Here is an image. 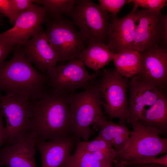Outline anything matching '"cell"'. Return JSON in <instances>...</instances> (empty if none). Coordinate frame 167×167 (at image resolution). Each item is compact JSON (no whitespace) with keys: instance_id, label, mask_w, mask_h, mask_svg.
Masks as SVG:
<instances>
[{"instance_id":"obj_18","label":"cell","mask_w":167,"mask_h":167,"mask_svg":"<svg viewBox=\"0 0 167 167\" xmlns=\"http://www.w3.org/2000/svg\"><path fill=\"white\" fill-rule=\"evenodd\" d=\"M139 122L143 126L155 131L159 135L167 132V99L161 91L156 102L148 109L143 110Z\"/></svg>"},{"instance_id":"obj_3","label":"cell","mask_w":167,"mask_h":167,"mask_svg":"<svg viewBox=\"0 0 167 167\" xmlns=\"http://www.w3.org/2000/svg\"><path fill=\"white\" fill-rule=\"evenodd\" d=\"M98 77L94 79L87 88L70 96L71 131L73 135L84 141L88 140L93 134L91 125L105 116L100 101Z\"/></svg>"},{"instance_id":"obj_13","label":"cell","mask_w":167,"mask_h":167,"mask_svg":"<svg viewBox=\"0 0 167 167\" xmlns=\"http://www.w3.org/2000/svg\"><path fill=\"white\" fill-rule=\"evenodd\" d=\"M138 8L134 5L131 11L121 18L112 16L108 30L107 45L114 53L135 51V13Z\"/></svg>"},{"instance_id":"obj_21","label":"cell","mask_w":167,"mask_h":167,"mask_svg":"<svg viewBox=\"0 0 167 167\" xmlns=\"http://www.w3.org/2000/svg\"><path fill=\"white\" fill-rule=\"evenodd\" d=\"M116 69L122 76L127 78L138 75L141 70L139 52L127 51L115 54L113 60Z\"/></svg>"},{"instance_id":"obj_25","label":"cell","mask_w":167,"mask_h":167,"mask_svg":"<svg viewBox=\"0 0 167 167\" xmlns=\"http://www.w3.org/2000/svg\"><path fill=\"white\" fill-rule=\"evenodd\" d=\"M166 0H129L128 3L132 2L138 7L153 11H160L167 5Z\"/></svg>"},{"instance_id":"obj_14","label":"cell","mask_w":167,"mask_h":167,"mask_svg":"<svg viewBox=\"0 0 167 167\" xmlns=\"http://www.w3.org/2000/svg\"><path fill=\"white\" fill-rule=\"evenodd\" d=\"M19 45L28 59L41 72L46 74L48 70L56 67L59 62L58 55L42 27L31 38Z\"/></svg>"},{"instance_id":"obj_26","label":"cell","mask_w":167,"mask_h":167,"mask_svg":"<svg viewBox=\"0 0 167 167\" xmlns=\"http://www.w3.org/2000/svg\"><path fill=\"white\" fill-rule=\"evenodd\" d=\"M0 13L7 17L11 24H14L21 14L15 8L11 0H0Z\"/></svg>"},{"instance_id":"obj_10","label":"cell","mask_w":167,"mask_h":167,"mask_svg":"<svg viewBox=\"0 0 167 167\" xmlns=\"http://www.w3.org/2000/svg\"><path fill=\"white\" fill-rule=\"evenodd\" d=\"M100 71L90 74L82 60L77 58L48 70L49 88L73 93L79 89L87 88L91 82L100 76Z\"/></svg>"},{"instance_id":"obj_33","label":"cell","mask_w":167,"mask_h":167,"mask_svg":"<svg viewBox=\"0 0 167 167\" xmlns=\"http://www.w3.org/2000/svg\"><path fill=\"white\" fill-rule=\"evenodd\" d=\"M3 16L2 14L0 13V26H3Z\"/></svg>"},{"instance_id":"obj_16","label":"cell","mask_w":167,"mask_h":167,"mask_svg":"<svg viewBox=\"0 0 167 167\" xmlns=\"http://www.w3.org/2000/svg\"><path fill=\"white\" fill-rule=\"evenodd\" d=\"M80 139L73 135L68 137L36 141L40 154L41 167H62Z\"/></svg>"},{"instance_id":"obj_6","label":"cell","mask_w":167,"mask_h":167,"mask_svg":"<svg viewBox=\"0 0 167 167\" xmlns=\"http://www.w3.org/2000/svg\"><path fill=\"white\" fill-rule=\"evenodd\" d=\"M45 23V34L58 55L59 65L77 58L85 43L71 20L63 16H47Z\"/></svg>"},{"instance_id":"obj_4","label":"cell","mask_w":167,"mask_h":167,"mask_svg":"<svg viewBox=\"0 0 167 167\" xmlns=\"http://www.w3.org/2000/svg\"><path fill=\"white\" fill-rule=\"evenodd\" d=\"M129 139L124 148L115 151L118 167L131 165L141 160L156 157L167 153V139L143 126L139 122L131 125Z\"/></svg>"},{"instance_id":"obj_8","label":"cell","mask_w":167,"mask_h":167,"mask_svg":"<svg viewBox=\"0 0 167 167\" xmlns=\"http://www.w3.org/2000/svg\"><path fill=\"white\" fill-rule=\"evenodd\" d=\"M32 101L20 94H0V109L6 123L7 146L13 145L29 131Z\"/></svg>"},{"instance_id":"obj_20","label":"cell","mask_w":167,"mask_h":167,"mask_svg":"<svg viewBox=\"0 0 167 167\" xmlns=\"http://www.w3.org/2000/svg\"><path fill=\"white\" fill-rule=\"evenodd\" d=\"M115 54L107 45L89 41L77 58L81 59L87 66L97 72L113 60Z\"/></svg>"},{"instance_id":"obj_7","label":"cell","mask_w":167,"mask_h":167,"mask_svg":"<svg viewBox=\"0 0 167 167\" xmlns=\"http://www.w3.org/2000/svg\"><path fill=\"white\" fill-rule=\"evenodd\" d=\"M70 16L85 43L93 41L107 45L109 15L99 5L89 0H77Z\"/></svg>"},{"instance_id":"obj_15","label":"cell","mask_w":167,"mask_h":167,"mask_svg":"<svg viewBox=\"0 0 167 167\" xmlns=\"http://www.w3.org/2000/svg\"><path fill=\"white\" fill-rule=\"evenodd\" d=\"M36 139L29 132L15 143L0 149V167H37L35 155Z\"/></svg>"},{"instance_id":"obj_24","label":"cell","mask_w":167,"mask_h":167,"mask_svg":"<svg viewBox=\"0 0 167 167\" xmlns=\"http://www.w3.org/2000/svg\"><path fill=\"white\" fill-rule=\"evenodd\" d=\"M75 147L90 152L95 151L101 152L116 160L115 150L109 142L98 135L90 141H81L79 140Z\"/></svg>"},{"instance_id":"obj_34","label":"cell","mask_w":167,"mask_h":167,"mask_svg":"<svg viewBox=\"0 0 167 167\" xmlns=\"http://www.w3.org/2000/svg\"></svg>"},{"instance_id":"obj_29","label":"cell","mask_w":167,"mask_h":167,"mask_svg":"<svg viewBox=\"0 0 167 167\" xmlns=\"http://www.w3.org/2000/svg\"><path fill=\"white\" fill-rule=\"evenodd\" d=\"M15 9L20 13L30 8L33 4L37 3V0H11Z\"/></svg>"},{"instance_id":"obj_27","label":"cell","mask_w":167,"mask_h":167,"mask_svg":"<svg viewBox=\"0 0 167 167\" xmlns=\"http://www.w3.org/2000/svg\"><path fill=\"white\" fill-rule=\"evenodd\" d=\"M127 0H99L101 7L107 12L111 13L113 16H117L122 7L128 3Z\"/></svg>"},{"instance_id":"obj_22","label":"cell","mask_w":167,"mask_h":167,"mask_svg":"<svg viewBox=\"0 0 167 167\" xmlns=\"http://www.w3.org/2000/svg\"><path fill=\"white\" fill-rule=\"evenodd\" d=\"M62 167H114L97 160L91 153L75 147L74 153Z\"/></svg>"},{"instance_id":"obj_19","label":"cell","mask_w":167,"mask_h":167,"mask_svg":"<svg viewBox=\"0 0 167 167\" xmlns=\"http://www.w3.org/2000/svg\"><path fill=\"white\" fill-rule=\"evenodd\" d=\"M96 130L100 129L98 135L109 142L119 151L125 147L130 136V131L126 125L114 123L104 116L93 125Z\"/></svg>"},{"instance_id":"obj_1","label":"cell","mask_w":167,"mask_h":167,"mask_svg":"<svg viewBox=\"0 0 167 167\" xmlns=\"http://www.w3.org/2000/svg\"><path fill=\"white\" fill-rule=\"evenodd\" d=\"M71 93L49 88L42 97L32 100L29 132L35 135L36 141L73 135L69 109Z\"/></svg>"},{"instance_id":"obj_17","label":"cell","mask_w":167,"mask_h":167,"mask_svg":"<svg viewBox=\"0 0 167 167\" xmlns=\"http://www.w3.org/2000/svg\"><path fill=\"white\" fill-rule=\"evenodd\" d=\"M128 87L130 96L128 101V123L132 125L139 122L145 107H150L153 104L162 91L150 82L137 81L132 78L129 83Z\"/></svg>"},{"instance_id":"obj_23","label":"cell","mask_w":167,"mask_h":167,"mask_svg":"<svg viewBox=\"0 0 167 167\" xmlns=\"http://www.w3.org/2000/svg\"><path fill=\"white\" fill-rule=\"evenodd\" d=\"M76 0H37L45 10L47 17H55L66 15L70 16Z\"/></svg>"},{"instance_id":"obj_2","label":"cell","mask_w":167,"mask_h":167,"mask_svg":"<svg viewBox=\"0 0 167 167\" xmlns=\"http://www.w3.org/2000/svg\"><path fill=\"white\" fill-rule=\"evenodd\" d=\"M48 82L46 74L33 66L19 45L15 46L12 58L0 68V94H19L36 100L49 89Z\"/></svg>"},{"instance_id":"obj_9","label":"cell","mask_w":167,"mask_h":167,"mask_svg":"<svg viewBox=\"0 0 167 167\" xmlns=\"http://www.w3.org/2000/svg\"><path fill=\"white\" fill-rule=\"evenodd\" d=\"M167 42L166 15L163 14L161 11L137 10L135 13V50L145 51L161 47L162 43L166 48Z\"/></svg>"},{"instance_id":"obj_11","label":"cell","mask_w":167,"mask_h":167,"mask_svg":"<svg viewBox=\"0 0 167 167\" xmlns=\"http://www.w3.org/2000/svg\"><path fill=\"white\" fill-rule=\"evenodd\" d=\"M47 17L44 8L34 4L20 14L12 28L0 33V36L9 45H20L32 37L45 23Z\"/></svg>"},{"instance_id":"obj_30","label":"cell","mask_w":167,"mask_h":167,"mask_svg":"<svg viewBox=\"0 0 167 167\" xmlns=\"http://www.w3.org/2000/svg\"><path fill=\"white\" fill-rule=\"evenodd\" d=\"M154 163L167 167V154L158 158H151L135 161L132 165Z\"/></svg>"},{"instance_id":"obj_32","label":"cell","mask_w":167,"mask_h":167,"mask_svg":"<svg viewBox=\"0 0 167 167\" xmlns=\"http://www.w3.org/2000/svg\"><path fill=\"white\" fill-rule=\"evenodd\" d=\"M136 167H167L165 166L154 163L135 165Z\"/></svg>"},{"instance_id":"obj_28","label":"cell","mask_w":167,"mask_h":167,"mask_svg":"<svg viewBox=\"0 0 167 167\" xmlns=\"http://www.w3.org/2000/svg\"><path fill=\"white\" fill-rule=\"evenodd\" d=\"M14 47L6 44L0 36V68L4 65L6 59Z\"/></svg>"},{"instance_id":"obj_31","label":"cell","mask_w":167,"mask_h":167,"mask_svg":"<svg viewBox=\"0 0 167 167\" xmlns=\"http://www.w3.org/2000/svg\"><path fill=\"white\" fill-rule=\"evenodd\" d=\"M2 117V114L0 109V148L6 143L7 139V130L3 125Z\"/></svg>"},{"instance_id":"obj_12","label":"cell","mask_w":167,"mask_h":167,"mask_svg":"<svg viewBox=\"0 0 167 167\" xmlns=\"http://www.w3.org/2000/svg\"><path fill=\"white\" fill-rule=\"evenodd\" d=\"M141 70L132 78L137 81H146L163 92L167 83V49L157 47L139 52Z\"/></svg>"},{"instance_id":"obj_5","label":"cell","mask_w":167,"mask_h":167,"mask_svg":"<svg viewBox=\"0 0 167 167\" xmlns=\"http://www.w3.org/2000/svg\"><path fill=\"white\" fill-rule=\"evenodd\" d=\"M101 104L110 120L117 118L126 125L129 118L127 89L128 79L115 69H103L99 79Z\"/></svg>"}]
</instances>
